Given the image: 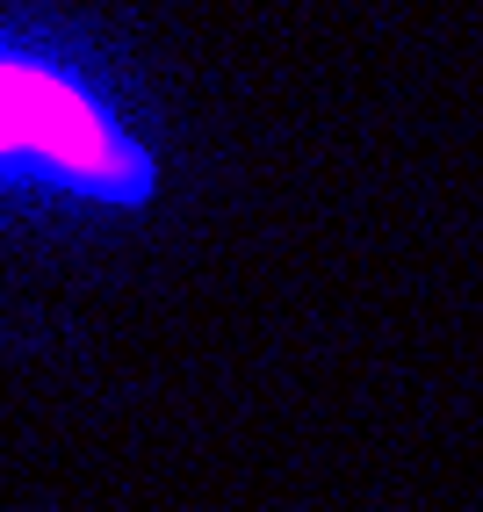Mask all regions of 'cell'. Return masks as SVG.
I'll list each match as a JSON object with an SVG mask.
<instances>
[{
  "instance_id": "obj_1",
  "label": "cell",
  "mask_w": 483,
  "mask_h": 512,
  "mask_svg": "<svg viewBox=\"0 0 483 512\" xmlns=\"http://www.w3.org/2000/svg\"><path fill=\"white\" fill-rule=\"evenodd\" d=\"M0 195L137 217L159 202V152L80 58L0 22Z\"/></svg>"
}]
</instances>
